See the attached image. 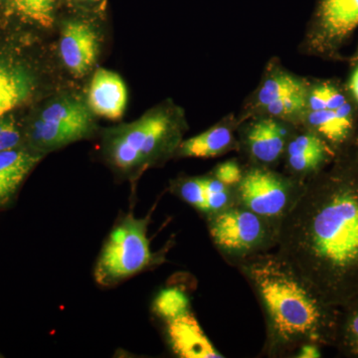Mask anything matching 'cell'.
<instances>
[{
    "instance_id": "cell-9",
    "label": "cell",
    "mask_w": 358,
    "mask_h": 358,
    "mask_svg": "<svg viewBox=\"0 0 358 358\" xmlns=\"http://www.w3.org/2000/svg\"><path fill=\"white\" fill-rule=\"evenodd\" d=\"M357 27L358 0H319L301 51L308 55H331Z\"/></svg>"
},
{
    "instance_id": "cell-5",
    "label": "cell",
    "mask_w": 358,
    "mask_h": 358,
    "mask_svg": "<svg viewBox=\"0 0 358 358\" xmlns=\"http://www.w3.org/2000/svg\"><path fill=\"white\" fill-rule=\"evenodd\" d=\"M148 218L129 214L110 233L95 268V280L102 287H112L159 264L162 257L150 250Z\"/></svg>"
},
{
    "instance_id": "cell-27",
    "label": "cell",
    "mask_w": 358,
    "mask_h": 358,
    "mask_svg": "<svg viewBox=\"0 0 358 358\" xmlns=\"http://www.w3.org/2000/svg\"><path fill=\"white\" fill-rule=\"evenodd\" d=\"M348 90H350V94H352L355 102L358 103V65L355 71H353L352 77H350Z\"/></svg>"
},
{
    "instance_id": "cell-13",
    "label": "cell",
    "mask_w": 358,
    "mask_h": 358,
    "mask_svg": "<svg viewBox=\"0 0 358 358\" xmlns=\"http://www.w3.org/2000/svg\"><path fill=\"white\" fill-rule=\"evenodd\" d=\"M241 121L226 115L203 133L181 141L176 155L189 159H214L239 150L238 128Z\"/></svg>"
},
{
    "instance_id": "cell-12",
    "label": "cell",
    "mask_w": 358,
    "mask_h": 358,
    "mask_svg": "<svg viewBox=\"0 0 358 358\" xmlns=\"http://www.w3.org/2000/svg\"><path fill=\"white\" fill-rule=\"evenodd\" d=\"M171 188L174 194L199 211L205 220L237 204L235 188L224 185L211 173L178 179Z\"/></svg>"
},
{
    "instance_id": "cell-30",
    "label": "cell",
    "mask_w": 358,
    "mask_h": 358,
    "mask_svg": "<svg viewBox=\"0 0 358 358\" xmlns=\"http://www.w3.org/2000/svg\"><path fill=\"white\" fill-rule=\"evenodd\" d=\"M81 1H98V0H81Z\"/></svg>"
},
{
    "instance_id": "cell-29",
    "label": "cell",
    "mask_w": 358,
    "mask_h": 358,
    "mask_svg": "<svg viewBox=\"0 0 358 358\" xmlns=\"http://www.w3.org/2000/svg\"><path fill=\"white\" fill-rule=\"evenodd\" d=\"M352 152L353 154L355 155V157L358 159V140L355 141V145H353V148H352Z\"/></svg>"
},
{
    "instance_id": "cell-17",
    "label": "cell",
    "mask_w": 358,
    "mask_h": 358,
    "mask_svg": "<svg viewBox=\"0 0 358 358\" xmlns=\"http://www.w3.org/2000/svg\"><path fill=\"white\" fill-rule=\"evenodd\" d=\"M32 91L31 77L24 69L0 61V119L24 103Z\"/></svg>"
},
{
    "instance_id": "cell-21",
    "label": "cell",
    "mask_w": 358,
    "mask_h": 358,
    "mask_svg": "<svg viewBox=\"0 0 358 358\" xmlns=\"http://www.w3.org/2000/svg\"><path fill=\"white\" fill-rule=\"evenodd\" d=\"M38 119L92 129L90 109L77 100H63L51 103L42 110Z\"/></svg>"
},
{
    "instance_id": "cell-11",
    "label": "cell",
    "mask_w": 358,
    "mask_h": 358,
    "mask_svg": "<svg viewBox=\"0 0 358 358\" xmlns=\"http://www.w3.org/2000/svg\"><path fill=\"white\" fill-rule=\"evenodd\" d=\"M334 159L336 155L319 136L300 126L287 145L282 171L307 183L333 164Z\"/></svg>"
},
{
    "instance_id": "cell-15",
    "label": "cell",
    "mask_w": 358,
    "mask_h": 358,
    "mask_svg": "<svg viewBox=\"0 0 358 358\" xmlns=\"http://www.w3.org/2000/svg\"><path fill=\"white\" fill-rule=\"evenodd\" d=\"M99 53L98 35L83 21H70L60 39V54L68 70L75 77L84 76L95 64Z\"/></svg>"
},
{
    "instance_id": "cell-7",
    "label": "cell",
    "mask_w": 358,
    "mask_h": 358,
    "mask_svg": "<svg viewBox=\"0 0 358 358\" xmlns=\"http://www.w3.org/2000/svg\"><path fill=\"white\" fill-rule=\"evenodd\" d=\"M310 81L286 69L279 59L270 60L262 80L247 100L240 121L267 115L300 127Z\"/></svg>"
},
{
    "instance_id": "cell-14",
    "label": "cell",
    "mask_w": 358,
    "mask_h": 358,
    "mask_svg": "<svg viewBox=\"0 0 358 358\" xmlns=\"http://www.w3.org/2000/svg\"><path fill=\"white\" fill-rule=\"evenodd\" d=\"M167 343L181 358H222L224 355L209 341L192 310L164 320Z\"/></svg>"
},
{
    "instance_id": "cell-20",
    "label": "cell",
    "mask_w": 358,
    "mask_h": 358,
    "mask_svg": "<svg viewBox=\"0 0 358 358\" xmlns=\"http://www.w3.org/2000/svg\"><path fill=\"white\" fill-rule=\"evenodd\" d=\"M334 348L343 357L358 358V296L338 308Z\"/></svg>"
},
{
    "instance_id": "cell-6",
    "label": "cell",
    "mask_w": 358,
    "mask_h": 358,
    "mask_svg": "<svg viewBox=\"0 0 358 358\" xmlns=\"http://www.w3.org/2000/svg\"><path fill=\"white\" fill-rule=\"evenodd\" d=\"M301 127L319 136L336 157L350 152L355 143V109L333 82H310Z\"/></svg>"
},
{
    "instance_id": "cell-28",
    "label": "cell",
    "mask_w": 358,
    "mask_h": 358,
    "mask_svg": "<svg viewBox=\"0 0 358 358\" xmlns=\"http://www.w3.org/2000/svg\"><path fill=\"white\" fill-rule=\"evenodd\" d=\"M13 193L14 192H13L6 183L0 180V205L6 203L7 200L10 199Z\"/></svg>"
},
{
    "instance_id": "cell-25",
    "label": "cell",
    "mask_w": 358,
    "mask_h": 358,
    "mask_svg": "<svg viewBox=\"0 0 358 358\" xmlns=\"http://www.w3.org/2000/svg\"><path fill=\"white\" fill-rule=\"evenodd\" d=\"M20 141V129L13 117H2L0 119V152L17 148Z\"/></svg>"
},
{
    "instance_id": "cell-8",
    "label": "cell",
    "mask_w": 358,
    "mask_h": 358,
    "mask_svg": "<svg viewBox=\"0 0 358 358\" xmlns=\"http://www.w3.org/2000/svg\"><path fill=\"white\" fill-rule=\"evenodd\" d=\"M305 187L306 182L277 169L245 164L243 178L235 192L237 204L281 224Z\"/></svg>"
},
{
    "instance_id": "cell-10",
    "label": "cell",
    "mask_w": 358,
    "mask_h": 358,
    "mask_svg": "<svg viewBox=\"0 0 358 358\" xmlns=\"http://www.w3.org/2000/svg\"><path fill=\"white\" fill-rule=\"evenodd\" d=\"M298 126L259 115L244 120L238 128L240 159L245 164L278 169Z\"/></svg>"
},
{
    "instance_id": "cell-19",
    "label": "cell",
    "mask_w": 358,
    "mask_h": 358,
    "mask_svg": "<svg viewBox=\"0 0 358 358\" xmlns=\"http://www.w3.org/2000/svg\"><path fill=\"white\" fill-rule=\"evenodd\" d=\"M40 159L39 154H31L17 148L3 150L0 152V180L15 192Z\"/></svg>"
},
{
    "instance_id": "cell-4",
    "label": "cell",
    "mask_w": 358,
    "mask_h": 358,
    "mask_svg": "<svg viewBox=\"0 0 358 358\" xmlns=\"http://www.w3.org/2000/svg\"><path fill=\"white\" fill-rule=\"evenodd\" d=\"M214 246L229 265L275 249L281 224L239 204L206 219Z\"/></svg>"
},
{
    "instance_id": "cell-1",
    "label": "cell",
    "mask_w": 358,
    "mask_h": 358,
    "mask_svg": "<svg viewBox=\"0 0 358 358\" xmlns=\"http://www.w3.org/2000/svg\"><path fill=\"white\" fill-rule=\"evenodd\" d=\"M306 183L282 221L275 252L329 305L358 296V159L338 155Z\"/></svg>"
},
{
    "instance_id": "cell-18",
    "label": "cell",
    "mask_w": 358,
    "mask_h": 358,
    "mask_svg": "<svg viewBox=\"0 0 358 358\" xmlns=\"http://www.w3.org/2000/svg\"><path fill=\"white\" fill-rule=\"evenodd\" d=\"M91 129L61 122L37 120L31 129V140L42 152L56 150L86 138Z\"/></svg>"
},
{
    "instance_id": "cell-24",
    "label": "cell",
    "mask_w": 358,
    "mask_h": 358,
    "mask_svg": "<svg viewBox=\"0 0 358 358\" xmlns=\"http://www.w3.org/2000/svg\"><path fill=\"white\" fill-rule=\"evenodd\" d=\"M245 164L240 159H231L214 167L211 174L224 185L235 188L243 178Z\"/></svg>"
},
{
    "instance_id": "cell-22",
    "label": "cell",
    "mask_w": 358,
    "mask_h": 358,
    "mask_svg": "<svg viewBox=\"0 0 358 358\" xmlns=\"http://www.w3.org/2000/svg\"><path fill=\"white\" fill-rule=\"evenodd\" d=\"M154 310L162 320L173 319L189 312V299L178 289H166L160 292L155 299Z\"/></svg>"
},
{
    "instance_id": "cell-3",
    "label": "cell",
    "mask_w": 358,
    "mask_h": 358,
    "mask_svg": "<svg viewBox=\"0 0 358 358\" xmlns=\"http://www.w3.org/2000/svg\"><path fill=\"white\" fill-rule=\"evenodd\" d=\"M183 129L185 122L173 108L150 110L110 136L108 157L124 173L157 166L176 155Z\"/></svg>"
},
{
    "instance_id": "cell-31",
    "label": "cell",
    "mask_w": 358,
    "mask_h": 358,
    "mask_svg": "<svg viewBox=\"0 0 358 358\" xmlns=\"http://www.w3.org/2000/svg\"><path fill=\"white\" fill-rule=\"evenodd\" d=\"M357 60L358 61V51H357Z\"/></svg>"
},
{
    "instance_id": "cell-2",
    "label": "cell",
    "mask_w": 358,
    "mask_h": 358,
    "mask_svg": "<svg viewBox=\"0 0 358 358\" xmlns=\"http://www.w3.org/2000/svg\"><path fill=\"white\" fill-rule=\"evenodd\" d=\"M235 267L262 308L264 357H294L307 343L334 346L338 308L327 303L277 252L251 257Z\"/></svg>"
},
{
    "instance_id": "cell-26",
    "label": "cell",
    "mask_w": 358,
    "mask_h": 358,
    "mask_svg": "<svg viewBox=\"0 0 358 358\" xmlns=\"http://www.w3.org/2000/svg\"><path fill=\"white\" fill-rule=\"evenodd\" d=\"M322 348L313 343H307L300 348L296 353V358H317L322 357V352H320Z\"/></svg>"
},
{
    "instance_id": "cell-16",
    "label": "cell",
    "mask_w": 358,
    "mask_h": 358,
    "mask_svg": "<svg viewBox=\"0 0 358 358\" xmlns=\"http://www.w3.org/2000/svg\"><path fill=\"white\" fill-rule=\"evenodd\" d=\"M128 102L126 85L112 71L99 69L89 89V108L92 112L109 120L121 119Z\"/></svg>"
},
{
    "instance_id": "cell-23",
    "label": "cell",
    "mask_w": 358,
    "mask_h": 358,
    "mask_svg": "<svg viewBox=\"0 0 358 358\" xmlns=\"http://www.w3.org/2000/svg\"><path fill=\"white\" fill-rule=\"evenodd\" d=\"M13 3L21 16L37 24L50 27L53 23L55 0H13Z\"/></svg>"
}]
</instances>
